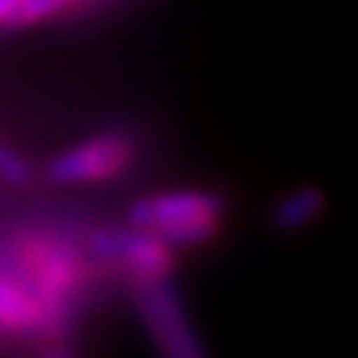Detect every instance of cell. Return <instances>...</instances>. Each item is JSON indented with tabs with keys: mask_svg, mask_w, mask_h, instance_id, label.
Wrapping results in <instances>:
<instances>
[{
	"mask_svg": "<svg viewBox=\"0 0 358 358\" xmlns=\"http://www.w3.org/2000/svg\"><path fill=\"white\" fill-rule=\"evenodd\" d=\"M224 215H227V200L212 192H167L141 197L129 206V221L159 233L171 248L212 242L218 236Z\"/></svg>",
	"mask_w": 358,
	"mask_h": 358,
	"instance_id": "1",
	"label": "cell"
},
{
	"mask_svg": "<svg viewBox=\"0 0 358 358\" xmlns=\"http://www.w3.org/2000/svg\"><path fill=\"white\" fill-rule=\"evenodd\" d=\"M138 313L147 326L150 341L159 346L167 358H203L206 343L200 341L188 313L179 301L176 289L167 278L155 281H138Z\"/></svg>",
	"mask_w": 358,
	"mask_h": 358,
	"instance_id": "2",
	"label": "cell"
},
{
	"mask_svg": "<svg viewBox=\"0 0 358 358\" xmlns=\"http://www.w3.org/2000/svg\"><path fill=\"white\" fill-rule=\"evenodd\" d=\"M134 159L131 138L120 131H108L99 138L84 141L48 162V179L57 185H81V182H105L120 176Z\"/></svg>",
	"mask_w": 358,
	"mask_h": 358,
	"instance_id": "3",
	"label": "cell"
},
{
	"mask_svg": "<svg viewBox=\"0 0 358 358\" xmlns=\"http://www.w3.org/2000/svg\"><path fill=\"white\" fill-rule=\"evenodd\" d=\"M90 248L105 260L122 263L138 281H155L167 278L173 266V248L159 233L147 227H102L90 236Z\"/></svg>",
	"mask_w": 358,
	"mask_h": 358,
	"instance_id": "4",
	"label": "cell"
},
{
	"mask_svg": "<svg viewBox=\"0 0 358 358\" xmlns=\"http://www.w3.org/2000/svg\"><path fill=\"white\" fill-rule=\"evenodd\" d=\"M329 200L322 194V188L317 185H301L293 194H287L278 200V206L272 209V224L281 233H296L310 227L313 221H320V215L326 212Z\"/></svg>",
	"mask_w": 358,
	"mask_h": 358,
	"instance_id": "5",
	"label": "cell"
},
{
	"mask_svg": "<svg viewBox=\"0 0 358 358\" xmlns=\"http://www.w3.org/2000/svg\"><path fill=\"white\" fill-rule=\"evenodd\" d=\"M27 320H30V301L24 299V293H18L13 284L0 278V322L3 326H24Z\"/></svg>",
	"mask_w": 358,
	"mask_h": 358,
	"instance_id": "6",
	"label": "cell"
},
{
	"mask_svg": "<svg viewBox=\"0 0 358 358\" xmlns=\"http://www.w3.org/2000/svg\"><path fill=\"white\" fill-rule=\"evenodd\" d=\"M72 0H21V9L15 13L13 24H39L48 15H57Z\"/></svg>",
	"mask_w": 358,
	"mask_h": 358,
	"instance_id": "7",
	"label": "cell"
},
{
	"mask_svg": "<svg viewBox=\"0 0 358 358\" xmlns=\"http://www.w3.org/2000/svg\"><path fill=\"white\" fill-rule=\"evenodd\" d=\"M0 179L9 185H24L30 182V164L21 159L15 150H9L3 141H0Z\"/></svg>",
	"mask_w": 358,
	"mask_h": 358,
	"instance_id": "8",
	"label": "cell"
},
{
	"mask_svg": "<svg viewBox=\"0 0 358 358\" xmlns=\"http://www.w3.org/2000/svg\"><path fill=\"white\" fill-rule=\"evenodd\" d=\"M18 9H21V0H0V24H13Z\"/></svg>",
	"mask_w": 358,
	"mask_h": 358,
	"instance_id": "9",
	"label": "cell"
}]
</instances>
